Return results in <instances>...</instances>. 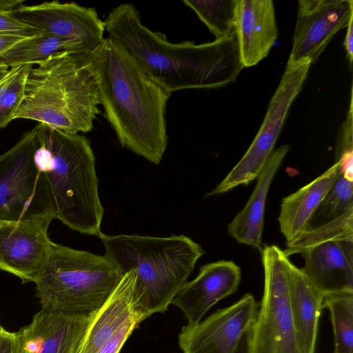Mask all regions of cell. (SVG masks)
<instances>
[{"mask_svg":"<svg viewBox=\"0 0 353 353\" xmlns=\"http://www.w3.org/2000/svg\"><path fill=\"white\" fill-rule=\"evenodd\" d=\"M108 37L121 46L170 93L217 88L235 81L244 68L235 31L212 42H170L145 26L135 6L122 3L103 21Z\"/></svg>","mask_w":353,"mask_h":353,"instance_id":"1","label":"cell"},{"mask_svg":"<svg viewBox=\"0 0 353 353\" xmlns=\"http://www.w3.org/2000/svg\"><path fill=\"white\" fill-rule=\"evenodd\" d=\"M100 105L119 144L160 163L168 145L166 105L171 95L108 37L90 52Z\"/></svg>","mask_w":353,"mask_h":353,"instance_id":"2","label":"cell"},{"mask_svg":"<svg viewBox=\"0 0 353 353\" xmlns=\"http://www.w3.org/2000/svg\"><path fill=\"white\" fill-rule=\"evenodd\" d=\"M34 129L39 141L34 161L48 182L57 219L73 230L100 238L104 209L90 141L44 123Z\"/></svg>","mask_w":353,"mask_h":353,"instance_id":"3","label":"cell"},{"mask_svg":"<svg viewBox=\"0 0 353 353\" xmlns=\"http://www.w3.org/2000/svg\"><path fill=\"white\" fill-rule=\"evenodd\" d=\"M99 105L90 52L64 53L31 68L14 119H31L73 134L88 132Z\"/></svg>","mask_w":353,"mask_h":353,"instance_id":"4","label":"cell"},{"mask_svg":"<svg viewBox=\"0 0 353 353\" xmlns=\"http://www.w3.org/2000/svg\"><path fill=\"white\" fill-rule=\"evenodd\" d=\"M99 239L105 254L123 274L135 271L137 306L146 318L167 310L204 254L199 243L183 234L159 237L103 233Z\"/></svg>","mask_w":353,"mask_h":353,"instance_id":"5","label":"cell"},{"mask_svg":"<svg viewBox=\"0 0 353 353\" xmlns=\"http://www.w3.org/2000/svg\"><path fill=\"white\" fill-rule=\"evenodd\" d=\"M123 274L105 254L54 243L34 282L42 310L89 316L99 309Z\"/></svg>","mask_w":353,"mask_h":353,"instance_id":"6","label":"cell"},{"mask_svg":"<svg viewBox=\"0 0 353 353\" xmlns=\"http://www.w3.org/2000/svg\"><path fill=\"white\" fill-rule=\"evenodd\" d=\"M261 251L262 299L247 332V353H301L290 304L289 256L275 245Z\"/></svg>","mask_w":353,"mask_h":353,"instance_id":"7","label":"cell"},{"mask_svg":"<svg viewBox=\"0 0 353 353\" xmlns=\"http://www.w3.org/2000/svg\"><path fill=\"white\" fill-rule=\"evenodd\" d=\"M38 146L34 128L0 155V220L57 219L48 182L34 161Z\"/></svg>","mask_w":353,"mask_h":353,"instance_id":"8","label":"cell"},{"mask_svg":"<svg viewBox=\"0 0 353 353\" xmlns=\"http://www.w3.org/2000/svg\"><path fill=\"white\" fill-rule=\"evenodd\" d=\"M310 65L309 63L287 65L251 145L224 179L206 196L223 194L241 185H247L258 177L274 150L289 110L302 89Z\"/></svg>","mask_w":353,"mask_h":353,"instance_id":"9","label":"cell"},{"mask_svg":"<svg viewBox=\"0 0 353 353\" xmlns=\"http://www.w3.org/2000/svg\"><path fill=\"white\" fill-rule=\"evenodd\" d=\"M258 305L251 294L214 312L203 321L188 323L179 335L183 353H236L253 323Z\"/></svg>","mask_w":353,"mask_h":353,"instance_id":"10","label":"cell"},{"mask_svg":"<svg viewBox=\"0 0 353 353\" xmlns=\"http://www.w3.org/2000/svg\"><path fill=\"white\" fill-rule=\"evenodd\" d=\"M353 19L352 0H299L287 65L314 63L333 37Z\"/></svg>","mask_w":353,"mask_h":353,"instance_id":"11","label":"cell"},{"mask_svg":"<svg viewBox=\"0 0 353 353\" xmlns=\"http://www.w3.org/2000/svg\"><path fill=\"white\" fill-rule=\"evenodd\" d=\"M50 219L0 220V269L23 283L35 282L54 245Z\"/></svg>","mask_w":353,"mask_h":353,"instance_id":"12","label":"cell"},{"mask_svg":"<svg viewBox=\"0 0 353 353\" xmlns=\"http://www.w3.org/2000/svg\"><path fill=\"white\" fill-rule=\"evenodd\" d=\"M12 15L43 33L81 41L94 50L105 39V27L92 8L58 1L34 6L21 4Z\"/></svg>","mask_w":353,"mask_h":353,"instance_id":"13","label":"cell"},{"mask_svg":"<svg viewBox=\"0 0 353 353\" xmlns=\"http://www.w3.org/2000/svg\"><path fill=\"white\" fill-rule=\"evenodd\" d=\"M90 315L41 309L14 332L13 353H77Z\"/></svg>","mask_w":353,"mask_h":353,"instance_id":"14","label":"cell"},{"mask_svg":"<svg viewBox=\"0 0 353 353\" xmlns=\"http://www.w3.org/2000/svg\"><path fill=\"white\" fill-rule=\"evenodd\" d=\"M300 268L324 296L353 292V236L323 241L301 251Z\"/></svg>","mask_w":353,"mask_h":353,"instance_id":"15","label":"cell"},{"mask_svg":"<svg viewBox=\"0 0 353 353\" xmlns=\"http://www.w3.org/2000/svg\"><path fill=\"white\" fill-rule=\"evenodd\" d=\"M241 279V269L232 261L205 264L193 280L185 283L171 303L182 310L188 323H196L217 302L234 294Z\"/></svg>","mask_w":353,"mask_h":353,"instance_id":"16","label":"cell"},{"mask_svg":"<svg viewBox=\"0 0 353 353\" xmlns=\"http://www.w3.org/2000/svg\"><path fill=\"white\" fill-rule=\"evenodd\" d=\"M134 270L123 274L103 305L90 316L77 353H97L130 321L147 319L139 310L134 292Z\"/></svg>","mask_w":353,"mask_h":353,"instance_id":"17","label":"cell"},{"mask_svg":"<svg viewBox=\"0 0 353 353\" xmlns=\"http://www.w3.org/2000/svg\"><path fill=\"white\" fill-rule=\"evenodd\" d=\"M234 31L243 67L256 65L278 37L273 1L236 0Z\"/></svg>","mask_w":353,"mask_h":353,"instance_id":"18","label":"cell"},{"mask_svg":"<svg viewBox=\"0 0 353 353\" xmlns=\"http://www.w3.org/2000/svg\"><path fill=\"white\" fill-rule=\"evenodd\" d=\"M288 150V145H282L274 149L256 179V184L248 202L229 223L228 233L239 243L261 250L269 189Z\"/></svg>","mask_w":353,"mask_h":353,"instance_id":"19","label":"cell"},{"mask_svg":"<svg viewBox=\"0 0 353 353\" xmlns=\"http://www.w3.org/2000/svg\"><path fill=\"white\" fill-rule=\"evenodd\" d=\"M338 172L339 164L335 162L310 183L282 199L278 221L286 245L296 241L307 230L312 216Z\"/></svg>","mask_w":353,"mask_h":353,"instance_id":"20","label":"cell"},{"mask_svg":"<svg viewBox=\"0 0 353 353\" xmlns=\"http://www.w3.org/2000/svg\"><path fill=\"white\" fill-rule=\"evenodd\" d=\"M290 304L301 353H314L324 295L290 260Z\"/></svg>","mask_w":353,"mask_h":353,"instance_id":"21","label":"cell"},{"mask_svg":"<svg viewBox=\"0 0 353 353\" xmlns=\"http://www.w3.org/2000/svg\"><path fill=\"white\" fill-rule=\"evenodd\" d=\"M91 51L81 41L42 33L25 38L17 43L0 57V63L8 68L39 64L59 54Z\"/></svg>","mask_w":353,"mask_h":353,"instance_id":"22","label":"cell"},{"mask_svg":"<svg viewBox=\"0 0 353 353\" xmlns=\"http://www.w3.org/2000/svg\"><path fill=\"white\" fill-rule=\"evenodd\" d=\"M322 308L330 312L334 353H353V292L325 295Z\"/></svg>","mask_w":353,"mask_h":353,"instance_id":"23","label":"cell"},{"mask_svg":"<svg viewBox=\"0 0 353 353\" xmlns=\"http://www.w3.org/2000/svg\"><path fill=\"white\" fill-rule=\"evenodd\" d=\"M32 67V64H26L0 68V128L14 120L23 101L26 79Z\"/></svg>","mask_w":353,"mask_h":353,"instance_id":"24","label":"cell"},{"mask_svg":"<svg viewBox=\"0 0 353 353\" xmlns=\"http://www.w3.org/2000/svg\"><path fill=\"white\" fill-rule=\"evenodd\" d=\"M236 0H183L216 39L226 37L235 28Z\"/></svg>","mask_w":353,"mask_h":353,"instance_id":"25","label":"cell"},{"mask_svg":"<svg viewBox=\"0 0 353 353\" xmlns=\"http://www.w3.org/2000/svg\"><path fill=\"white\" fill-rule=\"evenodd\" d=\"M353 208V181L339 170L330 190L312 216L307 230L330 222Z\"/></svg>","mask_w":353,"mask_h":353,"instance_id":"26","label":"cell"},{"mask_svg":"<svg viewBox=\"0 0 353 353\" xmlns=\"http://www.w3.org/2000/svg\"><path fill=\"white\" fill-rule=\"evenodd\" d=\"M347 236H353V208L330 222L306 230L296 241L286 245L283 252L289 256L314 243Z\"/></svg>","mask_w":353,"mask_h":353,"instance_id":"27","label":"cell"},{"mask_svg":"<svg viewBox=\"0 0 353 353\" xmlns=\"http://www.w3.org/2000/svg\"><path fill=\"white\" fill-rule=\"evenodd\" d=\"M24 2L25 0H0V33L16 34L26 38L43 33L12 15L13 10Z\"/></svg>","mask_w":353,"mask_h":353,"instance_id":"28","label":"cell"},{"mask_svg":"<svg viewBox=\"0 0 353 353\" xmlns=\"http://www.w3.org/2000/svg\"><path fill=\"white\" fill-rule=\"evenodd\" d=\"M143 320V319L138 317L128 322L119 330L115 336L97 353H119L132 332Z\"/></svg>","mask_w":353,"mask_h":353,"instance_id":"29","label":"cell"},{"mask_svg":"<svg viewBox=\"0 0 353 353\" xmlns=\"http://www.w3.org/2000/svg\"><path fill=\"white\" fill-rule=\"evenodd\" d=\"M14 332H9L0 326V353H13Z\"/></svg>","mask_w":353,"mask_h":353,"instance_id":"30","label":"cell"},{"mask_svg":"<svg viewBox=\"0 0 353 353\" xmlns=\"http://www.w3.org/2000/svg\"><path fill=\"white\" fill-rule=\"evenodd\" d=\"M25 38L16 34L0 33V57Z\"/></svg>","mask_w":353,"mask_h":353,"instance_id":"31","label":"cell"},{"mask_svg":"<svg viewBox=\"0 0 353 353\" xmlns=\"http://www.w3.org/2000/svg\"><path fill=\"white\" fill-rule=\"evenodd\" d=\"M343 41V46L346 52V57L350 63V67L352 68L353 60V19H352L348 26Z\"/></svg>","mask_w":353,"mask_h":353,"instance_id":"32","label":"cell"},{"mask_svg":"<svg viewBox=\"0 0 353 353\" xmlns=\"http://www.w3.org/2000/svg\"><path fill=\"white\" fill-rule=\"evenodd\" d=\"M3 65H1V64L0 63V68H1V67H2Z\"/></svg>","mask_w":353,"mask_h":353,"instance_id":"33","label":"cell"},{"mask_svg":"<svg viewBox=\"0 0 353 353\" xmlns=\"http://www.w3.org/2000/svg\"><path fill=\"white\" fill-rule=\"evenodd\" d=\"M1 326V325H0Z\"/></svg>","mask_w":353,"mask_h":353,"instance_id":"34","label":"cell"}]
</instances>
